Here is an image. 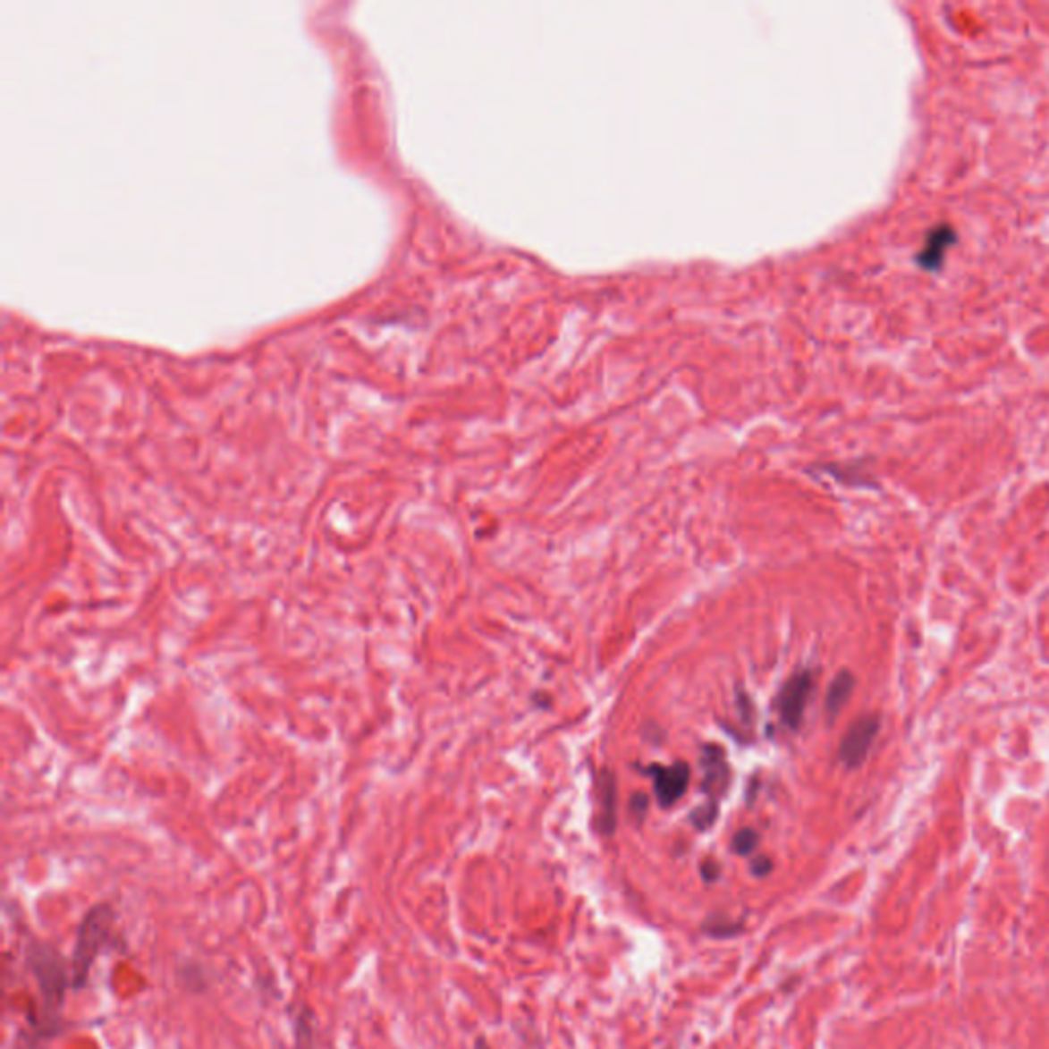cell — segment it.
Returning <instances> with one entry per match:
<instances>
[{"mask_svg":"<svg viewBox=\"0 0 1049 1049\" xmlns=\"http://www.w3.org/2000/svg\"><path fill=\"white\" fill-rule=\"evenodd\" d=\"M25 960L27 968L38 980L41 1002H44L41 1017H30V1020L35 1035L47 1039L49 1035H55L64 1027L60 1023V1011L66 1001V990H72V974H68L64 957L49 943L31 941L27 945Z\"/></svg>","mask_w":1049,"mask_h":1049,"instance_id":"6da1fadb","label":"cell"},{"mask_svg":"<svg viewBox=\"0 0 1049 1049\" xmlns=\"http://www.w3.org/2000/svg\"><path fill=\"white\" fill-rule=\"evenodd\" d=\"M115 912L111 904H97L84 914L76 936V947L70 961V974H72V990H82L89 982V974L93 969L97 955L105 947H115Z\"/></svg>","mask_w":1049,"mask_h":1049,"instance_id":"7a4b0ae2","label":"cell"},{"mask_svg":"<svg viewBox=\"0 0 1049 1049\" xmlns=\"http://www.w3.org/2000/svg\"><path fill=\"white\" fill-rule=\"evenodd\" d=\"M814 691V674L812 671H798L791 674L790 681L781 687L777 695V711L779 720L787 730L798 732L801 722H804L806 707L809 701V695Z\"/></svg>","mask_w":1049,"mask_h":1049,"instance_id":"3957f363","label":"cell"},{"mask_svg":"<svg viewBox=\"0 0 1049 1049\" xmlns=\"http://www.w3.org/2000/svg\"><path fill=\"white\" fill-rule=\"evenodd\" d=\"M879 728H882V720L873 714L861 715L859 720L850 723L847 734L842 736L839 749V758L847 769H859V766L865 763V758L869 757L871 746L879 734Z\"/></svg>","mask_w":1049,"mask_h":1049,"instance_id":"277c9868","label":"cell"},{"mask_svg":"<svg viewBox=\"0 0 1049 1049\" xmlns=\"http://www.w3.org/2000/svg\"><path fill=\"white\" fill-rule=\"evenodd\" d=\"M654 775V791H656L658 804L671 808L687 793L691 769L687 763H674L671 766H650L647 769Z\"/></svg>","mask_w":1049,"mask_h":1049,"instance_id":"5b68a950","label":"cell"},{"mask_svg":"<svg viewBox=\"0 0 1049 1049\" xmlns=\"http://www.w3.org/2000/svg\"><path fill=\"white\" fill-rule=\"evenodd\" d=\"M701 769L703 781L701 790L709 795L711 801H717L726 793L730 785V766L726 755L717 744H706L701 750Z\"/></svg>","mask_w":1049,"mask_h":1049,"instance_id":"8992f818","label":"cell"},{"mask_svg":"<svg viewBox=\"0 0 1049 1049\" xmlns=\"http://www.w3.org/2000/svg\"><path fill=\"white\" fill-rule=\"evenodd\" d=\"M957 242V232L953 226H949V224H939V226H935L928 230V234L925 238V244H922V249L917 252V266L925 271H939L943 263H945V257L952 246Z\"/></svg>","mask_w":1049,"mask_h":1049,"instance_id":"52a82bcc","label":"cell"},{"mask_svg":"<svg viewBox=\"0 0 1049 1049\" xmlns=\"http://www.w3.org/2000/svg\"><path fill=\"white\" fill-rule=\"evenodd\" d=\"M598 818L596 828L603 836L615 834L617 830V779L611 771L603 769L596 779Z\"/></svg>","mask_w":1049,"mask_h":1049,"instance_id":"ba28073f","label":"cell"},{"mask_svg":"<svg viewBox=\"0 0 1049 1049\" xmlns=\"http://www.w3.org/2000/svg\"><path fill=\"white\" fill-rule=\"evenodd\" d=\"M853 689H855V677L849 671L839 673L833 679V682H830V687L826 691V703H824L830 722H834L836 717H839L842 707L847 706V701H849L850 693H853Z\"/></svg>","mask_w":1049,"mask_h":1049,"instance_id":"9c48e42d","label":"cell"},{"mask_svg":"<svg viewBox=\"0 0 1049 1049\" xmlns=\"http://www.w3.org/2000/svg\"><path fill=\"white\" fill-rule=\"evenodd\" d=\"M293 1049H318L316 1047V1027H314V1012L309 1006L301 1004L298 1012H295V1025H293Z\"/></svg>","mask_w":1049,"mask_h":1049,"instance_id":"30bf717a","label":"cell"},{"mask_svg":"<svg viewBox=\"0 0 1049 1049\" xmlns=\"http://www.w3.org/2000/svg\"><path fill=\"white\" fill-rule=\"evenodd\" d=\"M179 980L182 988H187L189 992H193V994H201V992L207 990V977H206V971L199 966V963H182L179 968Z\"/></svg>","mask_w":1049,"mask_h":1049,"instance_id":"8fae6325","label":"cell"},{"mask_svg":"<svg viewBox=\"0 0 1049 1049\" xmlns=\"http://www.w3.org/2000/svg\"><path fill=\"white\" fill-rule=\"evenodd\" d=\"M703 931L709 936H715V939H726V936H736L738 933H742V925L740 922H732L728 918L711 917L706 920V925H703Z\"/></svg>","mask_w":1049,"mask_h":1049,"instance_id":"7c38bea8","label":"cell"},{"mask_svg":"<svg viewBox=\"0 0 1049 1049\" xmlns=\"http://www.w3.org/2000/svg\"><path fill=\"white\" fill-rule=\"evenodd\" d=\"M758 847V833H755L752 828H742L738 830L734 841H732V849H734L736 855H750L752 850Z\"/></svg>","mask_w":1049,"mask_h":1049,"instance_id":"4fadbf2b","label":"cell"},{"mask_svg":"<svg viewBox=\"0 0 1049 1049\" xmlns=\"http://www.w3.org/2000/svg\"><path fill=\"white\" fill-rule=\"evenodd\" d=\"M717 818V801H707V804L699 806L697 809H693L691 814V822L695 824V828L699 830H707L709 826H714V822Z\"/></svg>","mask_w":1049,"mask_h":1049,"instance_id":"5bb4252c","label":"cell"},{"mask_svg":"<svg viewBox=\"0 0 1049 1049\" xmlns=\"http://www.w3.org/2000/svg\"><path fill=\"white\" fill-rule=\"evenodd\" d=\"M647 804H650V799H647L646 793H642V791L633 793L631 799H630V814L638 822H642L647 814Z\"/></svg>","mask_w":1049,"mask_h":1049,"instance_id":"9a60e30c","label":"cell"},{"mask_svg":"<svg viewBox=\"0 0 1049 1049\" xmlns=\"http://www.w3.org/2000/svg\"><path fill=\"white\" fill-rule=\"evenodd\" d=\"M750 871L752 876L757 877H766L773 871V861L769 857H757L755 861L750 863Z\"/></svg>","mask_w":1049,"mask_h":1049,"instance_id":"2e32d148","label":"cell"},{"mask_svg":"<svg viewBox=\"0 0 1049 1049\" xmlns=\"http://www.w3.org/2000/svg\"><path fill=\"white\" fill-rule=\"evenodd\" d=\"M701 876L706 882H715V879L720 877V867H717V863L714 861H706L701 865Z\"/></svg>","mask_w":1049,"mask_h":1049,"instance_id":"e0dca14e","label":"cell"},{"mask_svg":"<svg viewBox=\"0 0 1049 1049\" xmlns=\"http://www.w3.org/2000/svg\"><path fill=\"white\" fill-rule=\"evenodd\" d=\"M474 1049H490V1045L486 1044V1039H482V1037H480V1039L476 1041V1047H474Z\"/></svg>","mask_w":1049,"mask_h":1049,"instance_id":"ac0fdd59","label":"cell"}]
</instances>
